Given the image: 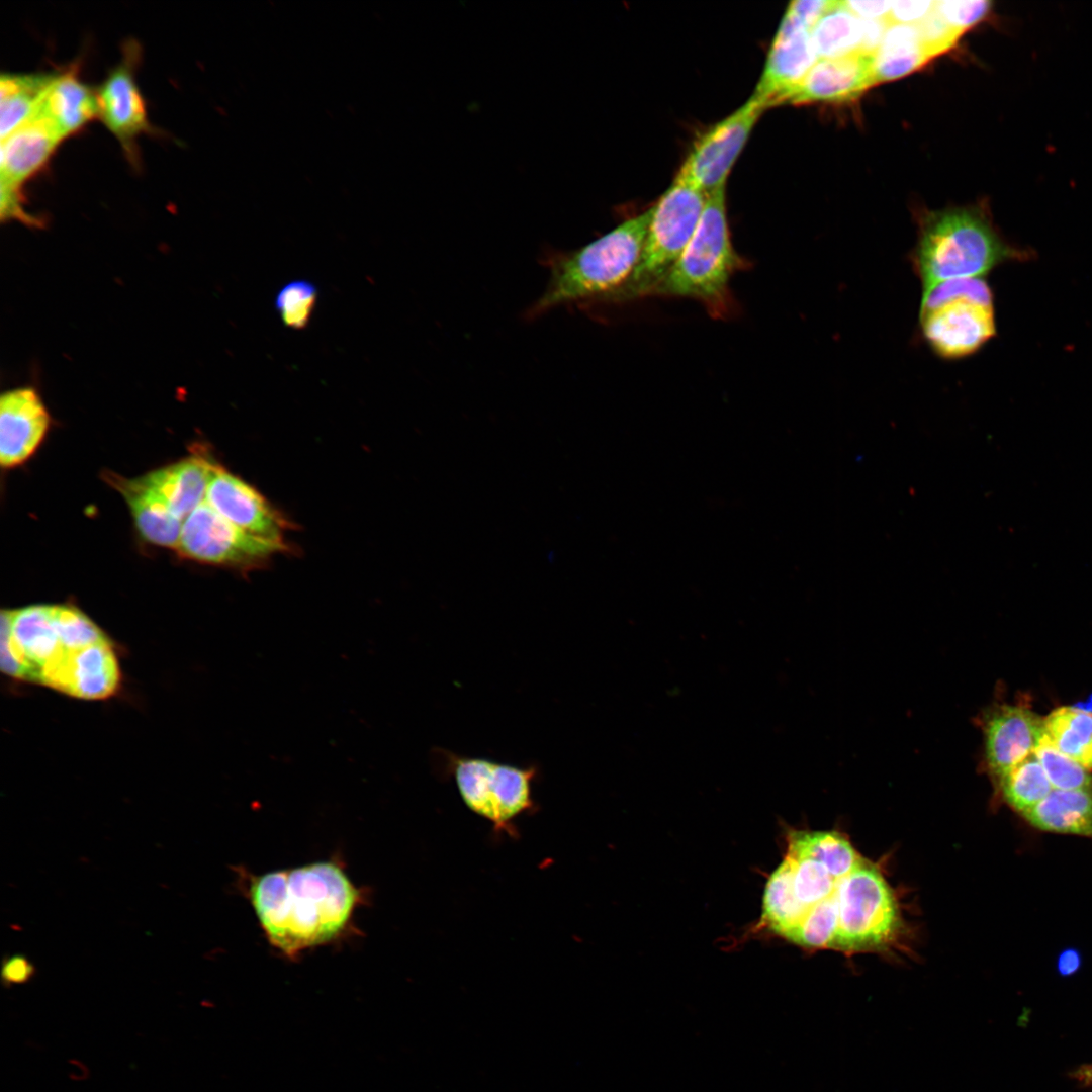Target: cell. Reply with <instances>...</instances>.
I'll use <instances>...</instances> for the list:
<instances>
[{"label":"cell","instance_id":"obj_1","mask_svg":"<svg viewBox=\"0 0 1092 1092\" xmlns=\"http://www.w3.org/2000/svg\"><path fill=\"white\" fill-rule=\"evenodd\" d=\"M0 618V662L7 676L86 701L119 692L117 648L78 607L35 604L2 609Z\"/></svg>","mask_w":1092,"mask_h":1092},{"label":"cell","instance_id":"obj_2","mask_svg":"<svg viewBox=\"0 0 1092 1092\" xmlns=\"http://www.w3.org/2000/svg\"><path fill=\"white\" fill-rule=\"evenodd\" d=\"M237 871L268 943L289 960L347 937L367 898L338 857L259 875Z\"/></svg>","mask_w":1092,"mask_h":1092},{"label":"cell","instance_id":"obj_3","mask_svg":"<svg viewBox=\"0 0 1092 1092\" xmlns=\"http://www.w3.org/2000/svg\"><path fill=\"white\" fill-rule=\"evenodd\" d=\"M653 208L632 216L575 250L544 251L549 272L544 292L526 311L534 320L563 306L616 302L644 248Z\"/></svg>","mask_w":1092,"mask_h":1092},{"label":"cell","instance_id":"obj_4","mask_svg":"<svg viewBox=\"0 0 1092 1092\" xmlns=\"http://www.w3.org/2000/svg\"><path fill=\"white\" fill-rule=\"evenodd\" d=\"M908 259L922 290L939 282L983 277L994 267L1026 258L1007 244L980 207H959L921 215Z\"/></svg>","mask_w":1092,"mask_h":1092},{"label":"cell","instance_id":"obj_5","mask_svg":"<svg viewBox=\"0 0 1092 1092\" xmlns=\"http://www.w3.org/2000/svg\"><path fill=\"white\" fill-rule=\"evenodd\" d=\"M921 339L943 360L977 353L996 335L993 293L983 277L954 278L922 290Z\"/></svg>","mask_w":1092,"mask_h":1092},{"label":"cell","instance_id":"obj_6","mask_svg":"<svg viewBox=\"0 0 1092 1092\" xmlns=\"http://www.w3.org/2000/svg\"><path fill=\"white\" fill-rule=\"evenodd\" d=\"M742 266L731 242L722 187L708 194L692 238L649 295L689 297L717 306L726 299L731 276Z\"/></svg>","mask_w":1092,"mask_h":1092},{"label":"cell","instance_id":"obj_7","mask_svg":"<svg viewBox=\"0 0 1092 1092\" xmlns=\"http://www.w3.org/2000/svg\"><path fill=\"white\" fill-rule=\"evenodd\" d=\"M437 767L454 780L466 807L489 821L496 830L510 832L513 821L535 808L533 784L536 765L517 766L483 757L437 749Z\"/></svg>","mask_w":1092,"mask_h":1092},{"label":"cell","instance_id":"obj_8","mask_svg":"<svg viewBox=\"0 0 1092 1092\" xmlns=\"http://www.w3.org/2000/svg\"><path fill=\"white\" fill-rule=\"evenodd\" d=\"M707 198L708 194L699 187L675 177L652 206L644 248L616 302L649 295L692 238Z\"/></svg>","mask_w":1092,"mask_h":1092},{"label":"cell","instance_id":"obj_9","mask_svg":"<svg viewBox=\"0 0 1092 1092\" xmlns=\"http://www.w3.org/2000/svg\"><path fill=\"white\" fill-rule=\"evenodd\" d=\"M286 549L285 543L241 530L206 502L183 520L177 546L178 552L188 559L240 570L264 566L273 555Z\"/></svg>","mask_w":1092,"mask_h":1092},{"label":"cell","instance_id":"obj_10","mask_svg":"<svg viewBox=\"0 0 1092 1092\" xmlns=\"http://www.w3.org/2000/svg\"><path fill=\"white\" fill-rule=\"evenodd\" d=\"M766 107L750 97L695 142L677 176L710 194L725 187L728 174Z\"/></svg>","mask_w":1092,"mask_h":1092},{"label":"cell","instance_id":"obj_11","mask_svg":"<svg viewBox=\"0 0 1092 1092\" xmlns=\"http://www.w3.org/2000/svg\"><path fill=\"white\" fill-rule=\"evenodd\" d=\"M141 51L136 40H126L122 46L120 61L96 89L98 117L119 141L129 161L135 166L139 164L138 136L155 132L135 81Z\"/></svg>","mask_w":1092,"mask_h":1092},{"label":"cell","instance_id":"obj_12","mask_svg":"<svg viewBox=\"0 0 1092 1092\" xmlns=\"http://www.w3.org/2000/svg\"><path fill=\"white\" fill-rule=\"evenodd\" d=\"M985 769L996 784L1032 754L1044 734L1043 718L1021 704H996L978 718Z\"/></svg>","mask_w":1092,"mask_h":1092},{"label":"cell","instance_id":"obj_13","mask_svg":"<svg viewBox=\"0 0 1092 1092\" xmlns=\"http://www.w3.org/2000/svg\"><path fill=\"white\" fill-rule=\"evenodd\" d=\"M817 60L811 30L786 11L751 97L766 108L787 103Z\"/></svg>","mask_w":1092,"mask_h":1092},{"label":"cell","instance_id":"obj_14","mask_svg":"<svg viewBox=\"0 0 1092 1092\" xmlns=\"http://www.w3.org/2000/svg\"><path fill=\"white\" fill-rule=\"evenodd\" d=\"M205 502L241 530L285 543L283 537L290 522L258 490L221 466L208 485Z\"/></svg>","mask_w":1092,"mask_h":1092},{"label":"cell","instance_id":"obj_15","mask_svg":"<svg viewBox=\"0 0 1092 1092\" xmlns=\"http://www.w3.org/2000/svg\"><path fill=\"white\" fill-rule=\"evenodd\" d=\"M50 414L33 387H17L0 398V463L11 469L27 461L42 443Z\"/></svg>","mask_w":1092,"mask_h":1092},{"label":"cell","instance_id":"obj_16","mask_svg":"<svg viewBox=\"0 0 1092 1092\" xmlns=\"http://www.w3.org/2000/svg\"><path fill=\"white\" fill-rule=\"evenodd\" d=\"M874 55H850L818 59L787 100L791 104L844 102L875 85Z\"/></svg>","mask_w":1092,"mask_h":1092},{"label":"cell","instance_id":"obj_17","mask_svg":"<svg viewBox=\"0 0 1092 1092\" xmlns=\"http://www.w3.org/2000/svg\"><path fill=\"white\" fill-rule=\"evenodd\" d=\"M63 140L39 112L1 140L0 185H21L49 160Z\"/></svg>","mask_w":1092,"mask_h":1092},{"label":"cell","instance_id":"obj_18","mask_svg":"<svg viewBox=\"0 0 1092 1092\" xmlns=\"http://www.w3.org/2000/svg\"><path fill=\"white\" fill-rule=\"evenodd\" d=\"M219 467L210 456L193 454L142 477L183 521L205 502L208 485Z\"/></svg>","mask_w":1092,"mask_h":1092},{"label":"cell","instance_id":"obj_19","mask_svg":"<svg viewBox=\"0 0 1092 1092\" xmlns=\"http://www.w3.org/2000/svg\"><path fill=\"white\" fill-rule=\"evenodd\" d=\"M106 479L124 498L136 529L148 542L177 549L183 521L143 477L128 479L113 473Z\"/></svg>","mask_w":1092,"mask_h":1092},{"label":"cell","instance_id":"obj_20","mask_svg":"<svg viewBox=\"0 0 1092 1092\" xmlns=\"http://www.w3.org/2000/svg\"><path fill=\"white\" fill-rule=\"evenodd\" d=\"M37 112L65 139L98 116L96 90L79 78L74 67L58 72Z\"/></svg>","mask_w":1092,"mask_h":1092},{"label":"cell","instance_id":"obj_21","mask_svg":"<svg viewBox=\"0 0 1092 1092\" xmlns=\"http://www.w3.org/2000/svg\"><path fill=\"white\" fill-rule=\"evenodd\" d=\"M1021 816L1033 827L1092 839V788L1053 789Z\"/></svg>","mask_w":1092,"mask_h":1092},{"label":"cell","instance_id":"obj_22","mask_svg":"<svg viewBox=\"0 0 1092 1092\" xmlns=\"http://www.w3.org/2000/svg\"><path fill=\"white\" fill-rule=\"evenodd\" d=\"M58 72L3 73L0 78V136H8L31 119Z\"/></svg>","mask_w":1092,"mask_h":1092},{"label":"cell","instance_id":"obj_23","mask_svg":"<svg viewBox=\"0 0 1092 1092\" xmlns=\"http://www.w3.org/2000/svg\"><path fill=\"white\" fill-rule=\"evenodd\" d=\"M929 59L916 25L889 23L873 57L874 83L903 77Z\"/></svg>","mask_w":1092,"mask_h":1092},{"label":"cell","instance_id":"obj_24","mask_svg":"<svg viewBox=\"0 0 1092 1092\" xmlns=\"http://www.w3.org/2000/svg\"><path fill=\"white\" fill-rule=\"evenodd\" d=\"M1044 734L1063 754L1092 770V713L1063 706L1043 718Z\"/></svg>","mask_w":1092,"mask_h":1092},{"label":"cell","instance_id":"obj_25","mask_svg":"<svg viewBox=\"0 0 1092 1092\" xmlns=\"http://www.w3.org/2000/svg\"><path fill=\"white\" fill-rule=\"evenodd\" d=\"M811 39L818 59L861 53L863 19L848 10L843 1H838L813 26Z\"/></svg>","mask_w":1092,"mask_h":1092},{"label":"cell","instance_id":"obj_26","mask_svg":"<svg viewBox=\"0 0 1092 1092\" xmlns=\"http://www.w3.org/2000/svg\"><path fill=\"white\" fill-rule=\"evenodd\" d=\"M801 919L802 909L793 892L791 867L788 859L784 858L767 880L761 922L785 938Z\"/></svg>","mask_w":1092,"mask_h":1092},{"label":"cell","instance_id":"obj_27","mask_svg":"<svg viewBox=\"0 0 1092 1092\" xmlns=\"http://www.w3.org/2000/svg\"><path fill=\"white\" fill-rule=\"evenodd\" d=\"M1003 801L1020 815L1048 796L1053 787L1032 753L995 784Z\"/></svg>","mask_w":1092,"mask_h":1092},{"label":"cell","instance_id":"obj_28","mask_svg":"<svg viewBox=\"0 0 1092 1092\" xmlns=\"http://www.w3.org/2000/svg\"><path fill=\"white\" fill-rule=\"evenodd\" d=\"M1041 764L1053 789L1077 790L1092 788V775L1081 764L1060 752L1043 734L1033 752Z\"/></svg>","mask_w":1092,"mask_h":1092},{"label":"cell","instance_id":"obj_29","mask_svg":"<svg viewBox=\"0 0 1092 1092\" xmlns=\"http://www.w3.org/2000/svg\"><path fill=\"white\" fill-rule=\"evenodd\" d=\"M316 297L314 284L306 280H295L283 286L276 296L275 305L286 326L300 330L309 323Z\"/></svg>","mask_w":1092,"mask_h":1092},{"label":"cell","instance_id":"obj_30","mask_svg":"<svg viewBox=\"0 0 1092 1092\" xmlns=\"http://www.w3.org/2000/svg\"><path fill=\"white\" fill-rule=\"evenodd\" d=\"M992 3L986 0L935 1L934 8L960 35L983 20Z\"/></svg>","mask_w":1092,"mask_h":1092},{"label":"cell","instance_id":"obj_31","mask_svg":"<svg viewBox=\"0 0 1092 1092\" xmlns=\"http://www.w3.org/2000/svg\"><path fill=\"white\" fill-rule=\"evenodd\" d=\"M916 26L930 59L950 49L961 36L943 20L934 7Z\"/></svg>","mask_w":1092,"mask_h":1092},{"label":"cell","instance_id":"obj_32","mask_svg":"<svg viewBox=\"0 0 1092 1092\" xmlns=\"http://www.w3.org/2000/svg\"><path fill=\"white\" fill-rule=\"evenodd\" d=\"M935 1H892L889 23L916 25L933 9Z\"/></svg>","mask_w":1092,"mask_h":1092},{"label":"cell","instance_id":"obj_33","mask_svg":"<svg viewBox=\"0 0 1092 1092\" xmlns=\"http://www.w3.org/2000/svg\"><path fill=\"white\" fill-rule=\"evenodd\" d=\"M837 3L833 0H798L790 2L786 11L811 30Z\"/></svg>","mask_w":1092,"mask_h":1092},{"label":"cell","instance_id":"obj_34","mask_svg":"<svg viewBox=\"0 0 1092 1092\" xmlns=\"http://www.w3.org/2000/svg\"><path fill=\"white\" fill-rule=\"evenodd\" d=\"M33 964L23 954H12L4 959L1 977L6 986L23 984L33 977Z\"/></svg>","mask_w":1092,"mask_h":1092},{"label":"cell","instance_id":"obj_35","mask_svg":"<svg viewBox=\"0 0 1092 1092\" xmlns=\"http://www.w3.org/2000/svg\"><path fill=\"white\" fill-rule=\"evenodd\" d=\"M845 7L862 19H887L892 1H843Z\"/></svg>","mask_w":1092,"mask_h":1092},{"label":"cell","instance_id":"obj_36","mask_svg":"<svg viewBox=\"0 0 1092 1092\" xmlns=\"http://www.w3.org/2000/svg\"><path fill=\"white\" fill-rule=\"evenodd\" d=\"M1081 965L1080 954L1075 949L1063 951L1057 962L1058 971L1064 976L1075 973Z\"/></svg>","mask_w":1092,"mask_h":1092},{"label":"cell","instance_id":"obj_37","mask_svg":"<svg viewBox=\"0 0 1092 1092\" xmlns=\"http://www.w3.org/2000/svg\"><path fill=\"white\" fill-rule=\"evenodd\" d=\"M1074 1077L1081 1083L1092 1085V1064L1077 1069L1074 1073Z\"/></svg>","mask_w":1092,"mask_h":1092},{"label":"cell","instance_id":"obj_38","mask_svg":"<svg viewBox=\"0 0 1092 1092\" xmlns=\"http://www.w3.org/2000/svg\"><path fill=\"white\" fill-rule=\"evenodd\" d=\"M1072 707L1084 712L1092 713V695L1088 698L1087 701L1079 702Z\"/></svg>","mask_w":1092,"mask_h":1092}]
</instances>
